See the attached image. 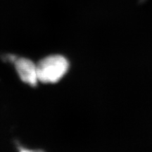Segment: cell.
<instances>
[{"label":"cell","instance_id":"cell-2","mask_svg":"<svg viewBox=\"0 0 152 152\" xmlns=\"http://www.w3.org/2000/svg\"><path fill=\"white\" fill-rule=\"evenodd\" d=\"M15 68L20 78L27 84L35 86L38 78L37 66L31 60L26 58H19L15 60Z\"/></svg>","mask_w":152,"mask_h":152},{"label":"cell","instance_id":"cell-1","mask_svg":"<svg viewBox=\"0 0 152 152\" xmlns=\"http://www.w3.org/2000/svg\"><path fill=\"white\" fill-rule=\"evenodd\" d=\"M38 80L42 83H56L64 77L69 68V63L61 55H51L38 62Z\"/></svg>","mask_w":152,"mask_h":152},{"label":"cell","instance_id":"cell-3","mask_svg":"<svg viewBox=\"0 0 152 152\" xmlns=\"http://www.w3.org/2000/svg\"><path fill=\"white\" fill-rule=\"evenodd\" d=\"M20 152H42V151H31V150H29V149H24V148H22V147H20Z\"/></svg>","mask_w":152,"mask_h":152}]
</instances>
